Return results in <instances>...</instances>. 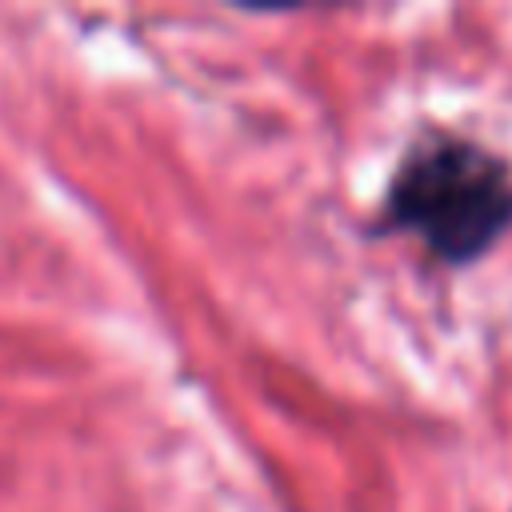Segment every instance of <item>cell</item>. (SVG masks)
<instances>
[{"label": "cell", "mask_w": 512, "mask_h": 512, "mask_svg": "<svg viewBox=\"0 0 512 512\" xmlns=\"http://www.w3.org/2000/svg\"><path fill=\"white\" fill-rule=\"evenodd\" d=\"M388 220L444 260H472L512 224L508 168L468 140H436L396 172Z\"/></svg>", "instance_id": "1"}]
</instances>
